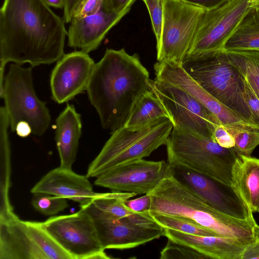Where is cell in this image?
I'll return each mask as SVG.
<instances>
[{
  "instance_id": "40",
  "label": "cell",
  "mask_w": 259,
  "mask_h": 259,
  "mask_svg": "<svg viewBox=\"0 0 259 259\" xmlns=\"http://www.w3.org/2000/svg\"><path fill=\"white\" fill-rule=\"evenodd\" d=\"M241 259H259V238L245 248Z\"/></svg>"
},
{
  "instance_id": "11",
  "label": "cell",
  "mask_w": 259,
  "mask_h": 259,
  "mask_svg": "<svg viewBox=\"0 0 259 259\" xmlns=\"http://www.w3.org/2000/svg\"><path fill=\"white\" fill-rule=\"evenodd\" d=\"M254 5L251 0H228L206 10L188 55L224 50L228 39Z\"/></svg>"
},
{
  "instance_id": "7",
  "label": "cell",
  "mask_w": 259,
  "mask_h": 259,
  "mask_svg": "<svg viewBox=\"0 0 259 259\" xmlns=\"http://www.w3.org/2000/svg\"><path fill=\"white\" fill-rule=\"evenodd\" d=\"M0 97L4 100L12 132H15L17 123L23 120L29 123L34 135L41 136L45 133L51 118L46 103L35 93L32 67L11 64L5 76Z\"/></svg>"
},
{
  "instance_id": "42",
  "label": "cell",
  "mask_w": 259,
  "mask_h": 259,
  "mask_svg": "<svg viewBox=\"0 0 259 259\" xmlns=\"http://www.w3.org/2000/svg\"><path fill=\"white\" fill-rule=\"evenodd\" d=\"M15 132L18 136L26 138L32 133V128L28 122L23 120L17 123Z\"/></svg>"
},
{
  "instance_id": "8",
  "label": "cell",
  "mask_w": 259,
  "mask_h": 259,
  "mask_svg": "<svg viewBox=\"0 0 259 259\" xmlns=\"http://www.w3.org/2000/svg\"><path fill=\"white\" fill-rule=\"evenodd\" d=\"M163 20L157 62L182 64L188 55L205 9L180 0H163Z\"/></svg>"
},
{
  "instance_id": "34",
  "label": "cell",
  "mask_w": 259,
  "mask_h": 259,
  "mask_svg": "<svg viewBox=\"0 0 259 259\" xmlns=\"http://www.w3.org/2000/svg\"><path fill=\"white\" fill-rule=\"evenodd\" d=\"M103 2V0H80L73 12L72 18L97 12L101 9Z\"/></svg>"
},
{
  "instance_id": "26",
  "label": "cell",
  "mask_w": 259,
  "mask_h": 259,
  "mask_svg": "<svg viewBox=\"0 0 259 259\" xmlns=\"http://www.w3.org/2000/svg\"><path fill=\"white\" fill-rule=\"evenodd\" d=\"M168 118V115L157 97L149 90L139 99L124 126L137 128L158 120Z\"/></svg>"
},
{
  "instance_id": "13",
  "label": "cell",
  "mask_w": 259,
  "mask_h": 259,
  "mask_svg": "<svg viewBox=\"0 0 259 259\" xmlns=\"http://www.w3.org/2000/svg\"><path fill=\"white\" fill-rule=\"evenodd\" d=\"M171 167L176 178L213 208L238 219L253 218L252 213L231 185L183 167Z\"/></svg>"
},
{
  "instance_id": "5",
  "label": "cell",
  "mask_w": 259,
  "mask_h": 259,
  "mask_svg": "<svg viewBox=\"0 0 259 259\" xmlns=\"http://www.w3.org/2000/svg\"><path fill=\"white\" fill-rule=\"evenodd\" d=\"M167 162L231 185L237 154L203 136L174 127L166 143Z\"/></svg>"
},
{
  "instance_id": "17",
  "label": "cell",
  "mask_w": 259,
  "mask_h": 259,
  "mask_svg": "<svg viewBox=\"0 0 259 259\" xmlns=\"http://www.w3.org/2000/svg\"><path fill=\"white\" fill-rule=\"evenodd\" d=\"M87 176L78 175L72 168L61 167L45 175L31 189L33 194L46 193L78 202L80 207L92 202L103 193L95 192Z\"/></svg>"
},
{
  "instance_id": "32",
  "label": "cell",
  "mask_w": 259,
  "mask_h": 259,
  "mask_svg": "<svg viewBox=\"0 0 259 259\" xmlns=\"http://www.w3.org/2000/svg\"><path fill=\"white\" fill-rule=\"evenodd\" d=\"M160 258L204 259L208 258L189 246L168 239L165 246L160 252Z\"/></svg>"
},
{
  "instance_id": "24",
  "label": "cell",
  "mask_w": 259,
  "mask_h": 259,
  "mask_svg": "<svg viewBox=\"0 0 259 259\" xmlns=\"http://www.w3.org/2000/svg\"><path fill=\"white\" fill-rule=\"evenodd\" d=\"M136 195V193L131 192L103 193L90 204L96 211L105 217L124 220L136 225L141 220L142 213L132 211L125 204L127 200Z\"/></svg>"
},
{
  "instance_id": "29",
  "label": "cell",
  "mask_w": 259,
  "mask_h": 259,
  "mask_svg": "<svg viewBox=\"0 0 259 259\" xmlns=\"http://www.w3.org/2000/svg\"><path fill=\"white\" fill-rule=\"evenodd\" d=\"M149 214L159 225L164 229L192 235L217 236L211 231L187 219L151 212H149Z\"/></svg>"
},
{
  "instance_id": "38",
  "label": "cell",
  "mask_w": 259,
  "mask_h": 259,
  "mask_svg": "<svg viewBox=\"0 0 259 259\" xmlns=\"http://www.w3.org/2000/svg\"><path fill=\"white\" fill-rule=\"evenodd\" d=\"M246 99L255 124L259 127V99L245 79Z\"/></svg>"
},
{
  "instance_id": "9",
  "label": "cell",
  "mask_w": 259,
  "mask_h": 259,
  "mask_svg": "<svg viewBox=\"0 0 259 259\" xmlns=\"http://www.w3.org/2000/svg\"><path fill=\"white\" fill-rule=\"evenodd\" d=\"M149 89L159 100L174 127L212 140L215 128L222 124L195 98L182 88L156 78L150 80Z\"/></svg>"
},
{
  "instance_id": "43",
  "label": "cell",
  "mask_w": 259,
  "mask_h": 259,
  "mask_svg": "<svg viewBox=\"0 0 259 259\" xmlns=\"http://www.w3.org/2000/svg\"><path fill=\"white\" fill-rule=\"evenodd\" d=\"M49 6L57 9H63L64 0H43Z\"/></svg>"
},
{
  "instance_id": "39",
  "label": "cell",
  "mask_w": 259,
  "mask_h": 259,
  "mask_svg": "<svg viewBox=\"0 0 259 259\" xmlns=\"http://www.w3.org/2000/svg\"><path fill=\"white\" fill-rule=\"evenodd\" d=\"M183 2L198 6L206 10L215 8L228 0H180Z\"/></svg>"
},
{
  "instance_id": "16",
  "label": "cell",
  "mask_w": 259,
  "mask_h": 259,
  "mask_svg": "<svg viewBox=\"0 0 259 259\" xmlns=\"http://www.w3.org/2000/svg\"><path fill=\"white\" fill-rule=\"evenodd\" d=\"M85 208L92 218L104 249H126L138 247L164 236V228H147L124 220L105 217L89 204Z\"/></svg>"
},
{
  "instance_id": "25",
  "label": "cell",
  "mask_w": 259,
  "mask_h": 259,
  "mask_svg": "<svg viewBox=\"0 0 259 259\" xmlns=\"http://www.w3.org/2000/svg\"><path fill=\"white\" fill-rule=\"evenodd\" d=\"M224 50L259 51V11L254 6L228 39Z\"/></svg>"
},
{
  "instance_id": "23",
  "label": "cell",
  "mask_w": 259,
  "mask_h": 259,
  "mask_svg": "<svg viewBox=\"0 0 259 259\" xmlns=\"http://www.w3.org/2000/svg\"><path fill=\"white\" fill-rule=\"evenodd\" d=\"M9 117L5 106L0 108V220L15 216L9 199L11 186V146Z\"/></svg>"
},
{
  "instance_id": "36",
  "label": "cell",
  "mask_w": 259,
  "mask_h": 259,
  "mask_svg": "<svg viewBox=\"0 0 259 259\" xmlns=\"http://www.w3.org/2000/svg\"><path fill=\"white\" fill-rule=\"evenodd\" d=\"M212 140L225 148H232L235 146L233 137L223 125H219L216 127Z\"/></svg>"
},
{
  "instance_id": "4",
  "label": "cell",
  "mask_w": 259,
  "mask_h": 259,
  "mask_svg": "<svg viewBox=\"0 0 259 259\" xmlns=\"http://www.w3.org/2000/svg\"><path fill=\"white\" fill-rule=\"evenodd\" d=\"M181 65L212 97L259 128L246 102L245 78L230 61L224 50L188 55Z\"/></svg>"
},
{
  "instance_id": "46",
  "label": "cell",
  "mask_w": 259,
  "mask_h": 259,
  "mask_svg": "<svg viewBox=\"0 0 259 259\" xmlns=\"http://www.w3.org/2000/svg\"><path fill=\"white\" fill-rule=\"evenodd\" d=\"M257 212H259V206H258V209H257Z\"/></svg>"
},
{
  "instance_id": "19",
  "label": "cell",
  "mask_w": 259,
  "mask_h": 259,
  "mask_svg": "<svg viewBox=\"0 0 259 259\" xmlns=\"http://www.w3.org/2000/svg\"><path fill=\"white\" fill-rule=\"evenodd\" d=\"M164 236L189 246L208 258L241 259L245 248L256 240L186 234L164 228Z\"/></svg>"
},
{
  "instance_id": "15",
  "label": "cell",
  "mask_w": 259,
  "mask_h": 259,
  "mask_svg": "<svg viewBox=\"0 0 259 259\" xmlns=\"http://www.w3.org/2000/svg\"><path fill=\"white\" fill-rule=\"evenodd\" d=\"M95 65L93 59L84 52L64 54L51 73L52 99L58 104L67 103L86 91Z\"/></svg>"
},
{
  "instance_id": "1",
  "label": "cell",
  "mask_w": 259,
  "mask_h": 259,
  "mask_svg": "<svg viewBox=\"0 0 259 259\" xmlns=\"http://www.w3.org/2000/svg\"><path fill=\"white\" fill-rule=\"evenodd\" d=\"M43 0H4L0 10V92L6 64H51L64 55L67 30Z\"/></svg>"
},
{
  "instance_id": "30",
  "label": "cell",
  "mask_w": 259,
  "mask_h": 259,
  "mask_svg": "<svg viewBox=\"0 0 259 259\" xmlns=\"http://www.w3.org/2000/svg\"><path fill=\"white\" fill-rule=\"evenodd\" d=\"M226 128V127H225ZM235 141L233 148L237 155L251 156L259 145V130L242 128H226Z\"/></svg>"
},
{
  "instance_id": "6",
  "label": "cell",
  "mask_w": 259,
  "mask_h": 259,
  "mask_svg": "<svg viewBox=\"0 0 259 259\" xmlns=\"http://www.w3.org/2000/svg\"><path fill=\"white\" fill-rule=\"evenodd\" d=\"M173 127L169 118H163L144 127L123 126L117 130L90 164L87 177L96 178L113 168L149 156L166 144Z\"/></svg>"
},
{
  "instance_id": "45",
  "label": "cell",
  "mask_w": 259,
  "mask_h": 259,
  "mask_svg": "<svg viewBox=\"0 0 259 259\" xmlns=\"http://www.w3.org/2000/svg\"><path fill=\"white\" fill-rule=\"evenodd\" d=\"M255 4L257 0H251Z\"/></svg>"
},
{
  "instance_id": "27",
  "label": "cell",
  "mask_w": 259,
  "mask_h": 259,
  "mask_svg": "<svg viewBox=\"0 0 259 259\" xmlns=\"http://www.w3.org/2000/svg\"><path fill=\"white\" fill-rule=\"evenodd\" d=\"M225 52L230 61L241 72L259 99V51Z\"/></svg>"
},
{
  "instance_id": "21",
  "label": "cell",
  "mask_w": 259,
  "mask_h": 259,
  "mask_svg": "<svg viewBox=\"0 0 259 259\" xmlns=\"http://www.w3.org/2000/svg\"><path fill=\"white\" fill-rule=\"evenodd\" d=\"M81 129L80 114L73 105L67 103L55 123V141L61 167L72 168L76 158Z\"/></svg>"
},
{
  "instance_id": "10",
  "label": "cell",
  "mask_w": 259,
  "mask_h": 259,
  "mask_svg": "<svg viewBox=\"0 0 259 259\" xmlns=\"http://www.w3.org/2000/svg\"><path fill=\"white\" fill-rule=\"evenodd\" d=\"M42 224L72 259H109L99 240L93 220L84 208L75 213L52 217Z\"/></svg>"
},
{
  "instance_id": "44",
  "label": "cell",
  "mask_w": 259,
  "mask_h": 259,
  "mask_svg": "<svg viewBox=\"0 0 259 259\" xmlns=\"http://www.w3.org/2000/svg\"><path fill=\"white\" fill-rule=\"evenodd\" d=\"M254 7L258 10L259 11V0H257L255 3Z\"/></svg>"
},
{
  "instance_id": "22",
  "label": "cell",
  "mask_w": 259,
  "mask_h": 259,
  "mask_svg": "<svg viewBox=\"0 0 259 259\" xmlns=\"http://www.w3.org/2000/svg\"><path fill=\"white\" fill-rule=\"evenodd\" d=\"M231 185L253 213L259 206V158L237 155L231 170Z\"/></svg>"
},
{
  "instance_id": "28",
  "label": "cell",
  "mask_w": 259,
  "mask_h": 259,
  "mask_svg": "<svg viewBox=\"0 0 259 259\" xmlns=\"http://www.w3.org/2000/svg\"><path fill=\"white\" fill-rule=\"evenodd\" d=\"M26 223L35 244L46 259H72L48 233L42 222L26 221Z\"/></svg>"
},
{
  "instance_id": "20",
  "label": "cell",
  "mask_w": 259,
  "mask_h": 259,
  "mask_svg": "<svg viewBox=\"0 0 259 259\" xmlns=\"http://www.w3.org/2000/svg\"><path fill=\"white\" fill-rule=\"evenodd\" d=\"M0 259H46L17 215L0 220Z\"/></svg>"
},
{
  "instance_id": "14",
  "label": "cell",
  "mask_w": 259,
  "mask_h": 259,
  "mask_svg": "<svg viewBox=\"0 0 259 259\" xmlns=\"http://www.w3.org/2000/svg\"><path fill=\"white\" fill-rule=\"evenodd\" d=\"M155 78L184 90L203 105L226 128L258 130L243 120L198 84L183 68L172 61L157 62L154 65Z\"/></svg>"
},
{
  "instance_id": "2",
  "label": "cell",
  "mask_w": 259,
  "mask_h": 259,
  "mask_svg": "<svg viewBox=\"0 0 259 259\" xmlns=\"http://www.w3.org/2000/svg\"><path fill=\"white\" fill-rule=\"evenodd\" d=\"M149 73L137 54L107 49L95 63L87 88L103 128L112 133L124 126L141 97L149 90Z\"/></svg>"
},
{
  "instance_id": "18",
  "label": "cell",
  "mask_w": 259,
  "mask_h": 259,
  "mask_svg": "<svg viewBox=\"0 0 259 259\" xmlns=\"http://www.w3.org/2000/svg\"><path fill=\"white\" fill-rule=\"evenodd\" d=\"M128 13H109L101 7L94 14L73 18L67 31L68 45L88 54L96 50L109 30Z\"/></svg>"
},
{
  "instance_id": "35",
  "label": "cell",
  "mask_w": 259,
  "mask_h": 259,
  "mask_svg": "<svg viewBox=\"0 0 259 259\" xmlns=\"http://www.w3.org/2000/svg\"><path fill=\"white\" fill-rule=\"evenodd\" d=\"M125 204L134 212L148 213L151 208V198L149 194H146L137 198L127 200Z\"/></svg>"
},
{
  "instance_id": "12",
  "label": "cell",
  "mask_w": 259,
  "mask_h": 259,
  "mask_svg": "<svg viewBox=\"0 0 259 259\" xmlns=\"http://www.w3.org/2000/svg\"><path fill=\"white\" fill-rule=\"evenodd\" d=\"M172 174L167 162L141 159L106 171L96 177L94 183L113 191L146 194Z\"/></svg>"
},
{
  "instance_id": "31",
  "label": "cell",
  "mask_w": 259,
  "mask_h": 259,
  "mask_svg": "<svg viewBox=\"0 0 259 259\" xmlns=\"http://www.w3.org/2000/svg\"><path fill=\"white\" fill-rule=\"evenodd\" d=\"M31 204L34 209L45 215H53L68 207L66 199L46 193L33 194Z\"/></svg>"
},
{
  "instance_id": "3",
  "label": "cell",
  "mask_w": 259,
  "mask_h": 259,
  "mask_svg": "<svg viewBox=\"0 0 259 259\" xmlns=\"http://www.w3.org/2000/svg\"><path fill=\"white\" fill-rule=\"evenodd\" d=\"M147 194L151 198L149 212L189 219L219 237L250 240L259 238V225L254 217L238 219L213 208L172 174Z\"/></svg>"
},
{
  "instance_id": "41",
  "label": "cell",
  "mask_w": 259,
  "mask_h": 259,
  "mask_svg": "<svg viewBox=\"0 0 259 259\" xmlns=\"http://www.w3.org/2000/svg\"><path fill=\"white\" fill-rule=\"evenodd\" d=\"M80 1V0H64L63 18L65 23L71 22L73 12Z\"/></svg>"
},
{
  "instance_id": "37",
  "label": "cell",
  "mask_w": 259,
  "mask_h": 259,
  "mask_svg": "<svg viewBox=\"0 0 259 259\" xmlns=\"http://www.w3.org/2000/svg\"><path fill=\"white\" fill-rule=\"evenodd\" d=\"M136 0H103L102 8L109 13L129 12Z\"/></svg>"
},
{
  "instance_id": "33",
  "label": "cell",
  "mask_w": 259,
  "mask_h": 259,
  "mask_svg": "<svg viewBox=\"0 0 259 259\" xmlns=\"http://www.w3.org/2000/svg\"><path fill=\"white\" fill-rule=\"evenodd\" d=\"M149 12L156 46L160 42L163 20V0H142Z\"/></svg>"
}]
</instances>
